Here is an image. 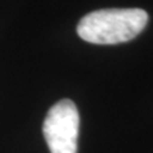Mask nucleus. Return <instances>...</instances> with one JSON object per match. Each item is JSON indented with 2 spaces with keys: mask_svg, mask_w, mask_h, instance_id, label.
I'll list each match as a JSON object with an SVG mask.
<instances>
[{
  "mask_svg": "<svg viewBox=\"0 0 153 153\" xmlns=\"http://www.w3.org/2000/svg\"><path fill=\"white\" fill-rule=\"evenodd\" d=\"M79 112L70 100H61L47 112L42 133L51 153H76Z\"/></svg>",
  "mask_w": 153,
  "mask_h": 153,
  "instance_id": "nucleus-2",
  "label": "nucleus"
},
{
  "mask_svg": "<svg viewBox=\"0 0 153 153\" xmlns=\"http://www.w3.org/2000/svg\"><path fill=\"white\" fill-rule=\"evenodd\" d=\"M147 22V12L139 8L101 9L80 19L76 33L91 44L116 45L135 38L146 28Z\"/></svg>",
  "mask_w": 153,
  "mask_h": 153,
  "instance_id": "nucleus-1",
  "label": "nucleus"
}]
</instances>
